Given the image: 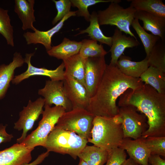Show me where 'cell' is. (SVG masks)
Returning <instances> with one entry per match:
<instances>
[{
	"label": "cell",
	"mask_w": 165,
	"mask_h": 165,
	"mask_svg": "<svg viewBox=\"0 0 165 165\" xmlns=\"http://www.w3.org/2000/svg\"><path fill=\"white\" fill-rule=\"evenodd\" d=\"M140 78L123 74L116 65L107 64L102 79L86 109L95 116L112 118L118 115L116 102L128 89L135 90L143 84Z\"/></svg>",
	"instance_id": "obj_1"
},
{
	"label": "cell",
	"mask_w": 165,
	"mask_h": 165,
	"mask_svg": "<svg viewBox=\"0 0 165 165\" xmlns=\"http://www.w3.org/2000/svg\"><path fill=\"white\" fill-rule=\"evenodd\" d=\"M118 107L132 106L146 117L148 128L141 137H165V94L144 83L120 96Z\"/></svg>",
	"instance_id": "obj_2"
},
{
	"label": "cell",
	"mask_w": 165,
	"mask_h": 165,
	"mask_svg": "<svg viewBox=\"0 0 165 165\" xmlns=\"http://www.w3.org/2000/svg\"><path fill=\"white\" fill-rule=\"evenodd\" d=\"M124 138L120 117L95 116L90 138L87 140L94 145L109 152L119 147Z\"/></svg>",
	"instance_id": "obj_3"
},
{
	"label": "cell",
	"mask_w": 165,
	"mask_h": 165,
	"mask_svg": "<svg viewBox=\"0 0 165 165\" xmlns=\"http://www.w3.org/2000/svg\"><path fill=\"white\" fill-rule=\"evenodd\" d=\"M88 142L87 140L76 133L55 126L48 135L43 147L49 152L68 154L76 159Z\"/></svg>",
	"instance_id": "obj_4"
},
{
	"label": "cell",
	"mask_w": 165,
	"mask_h": 165,
	"mask_svg": "<svg viewBox=\"0 0 165 165\" xmlns=\"http://www.w3.org/2000/svg\"><path fill=\"white\" fill-rule=\"evenodd\" d=\"M42 118L37 127L27 136L22 143L33 150L37 146L44 147L46 139L57 124L59 119L66 112L61 106L51 107L44 105Z\"/></svg>",
	"instance_id": "obj_5"
},
{
	"label": "cell",
	"mask_w": 165,
	"mask_h": 165,
	"mask_svg": "<svg viewBox=\"0 0 165 165\" xmlns=\"http://www.w3.org/2000/svg\"><path fill=\"white\" fill-rule=\"evenodd\" d=\"M117 0L110 3L105 9L97 12L99 25L115 26L120 31L137 39L130 29L131 23L135 19L136 10L130 6L124 8Z\"/></svg>",
	"instance_id": "obj_6"
},
{
	"label": "cell",
	"mask_w": 165,
	"mask_h": 165,
	"mask_svg": "<svg viewBox=\"0 0 165 165\" xmlns=\"http://www.w3.org/2000/svg\"><path fill=\"white\" fill-rule=\"evenodd\" d=\"M95 116L86 109L77 108L65 112L56 126L74 132L87 140L91 138Z\"/></svg>",
	"instance_id": "obj_7"
},
{
	"label": "cell",
	"mask_w": 165,
	"mask_h": 165,
	"mask_svg": "<svg viewBox=\"0 0 165 165\" xmlns=\"http://www.w3.org/2000/svg\"><path fill=\"white\" fill-rule=\"evenodd\" d=\"M119 107L118 115L121 120L124 138L136 140L141 138L148 128L146 117L143 114L139 113L133 106Z\"/></svg>",
	"instance_id": "obj_8"
},
{
	"label": "cell",
	"mask_w": 165,
	"mask_h": 165,
	"mask_svg": "<svg viewBox=\"0 0 165 165\" xmlns=\"http://www.w3.org/2000/svg\"><path fill=\"white\" fill-rule=\"evenodd\" d=\"M44 105V99L40 97L33 102L29 100L27 106L24 107L19 113V119L14 123V129L23 130L21 135L16 140L17 143H21L24 140L28 132L32 129L35 123L42 114Z\"/></svg>",
	"instance_id": "obj_9"
},
{
	"label": "cell",
	"mask_w": 165,
	"mask_h": 165,
	"mask_svg": "<svg viewBox=\"0 0 165 165\" xmlns=\"http://www.w3.org/2000/svg\"><path fill=\"white\" fill-rule=\"evenodd\" d=\"M38 94L44 97V105L51 106L54 104L61 106L66 112L72 109V104L66 95L63 81H46L44 87L38 90Z\"/></svg>",
	"instance_id": "obj_10"
},
{
	"label": "cell",
	"mask_w": 165,
	"mask_h": 165,
	"mask_svg": "<svg viewBox=\"0 0 165 165\" xmlns=\"http://www.w3.org/2000/svg\"><path fill=\"white\" fill-rule=\"evenodd\" d=\"M107 64L105 57H89L86 59L85 86L90 98L96 91Z\"/></svg>",
	"instance_id": "obj_11"
},
{
	"label": "cell",
	"mask_w": 165,
	"mask_h": 165,
	"mask_svg": "<svg viewBox=\"0 0 165 165\" xmlns=\"http://www.w3.org/2000/svg\"><path fill=\"white\" fill-rule=\"evenodd\" d=\"M34 53H26L24 58V63L28 64L26 71L21 74L15 76L13 79V84H17L23 80L34 75L45 76L53 81H63L64 79V65L63 62L56 69L50 70L44 68H37L31 63V57Z\"/></svg>",
	"instance_id": "obj_12"
},
{
	"label": "cell",
	"mask_w": 165,
	"mask_h": 165,
	"mask_svg": "<svg viewBox=\"0 0 165 165\" xmlns=\"http://www.w3.org/2000/svg\"><path fill=\"white\" fill-rule=\"evenodd\" d=\"M63 81L66 95L72 104V109H86L90 97L85 86L70 76L64 75Z\"/></svg>",
	"instance_id": "obj_13"
},
{
	"label": "cell",
	"mask_w": 165,
	"mask_h": 165,
	"mask_svg": "<svg viewBox=\"0 0 165 165\" xmlns=\"http://www.w3.org/2000/svg\"><path fill=\"white\" fill-rule=\"evenodd\" d=\"M76 11H71L56 25L51 29L46 31H41L37 29L33 32L27 31L23 34L28 45L40 44L42 45L47 51L51 46V39L53 35L58 32L63 27L64 22L72 16H76Z\"/></svg>",
	"instance_id": "obj_14"
},
{
	"label": "cell",
	"mask_w": 165,
	"mask_h": 165,
	"mask_svg": "<svg viewBox=\"0 0 165 165\" xmlns=\"http://www.w3.org/2000/svg\"><path fill=\"white\" fill-rule=\"evenodd\" d=\"M30 149L22 143H17L0 151V165H22L32 160Z\"/></svg>",
	"instance_id": "obj_15"
},
{
	"label": "cell",
	"mask_w": 165,
	"mask_h": 165,
	"mask_svg": "<svg viewBox=\"0 0 165 165\" xmlns=\"http://www.w3.org/2000/svg\"><path fill=\"white\" fill-rule=\"evenodd\" d=\"M112 37V45L109 51L111 53L110 64L116 65L119 57L126 48H132L139 46V41L130 36H127L117 28Z\"/></svg>",
	"instance_id": "obj_16"
},
{
	"label": "cell",
	"mask_w": 165,
	"mask_h": 165,
	"mask_svg": "<svg viewBox=\"0 0 165 165\" xmlns=\"http://www.w3.org/2000/svg\"><path fill=\"white\" fill-rule=\"evenodd\" d=\"M119 147L126 150L130 158L140 165H148V159L151 153L141 137L136 140L124 138Z\"/></svg>",
	"instance_id": "obj_17"
},
{
	"label": "cell",
	"mask_w": 165,
	"mask_h": 165,
	"mask_svg": "<svg viewBox=\"0 0 165 165\" xmlns=\"http://www.w3.org/2000/svg\"><path fill=\"white\" fill-rule=\"evenodd\" d=\"M135 18L143 23V29L152 34L165 40V18L160 17L150 13L136 10Z\"/></svg>",
	"instance_id": "obj_18"
},
{
	"label": "cell",
	"mask_w": 165,
	"mask_h": 165,
	"mask_svg": "<svg viewBox=\"0 0 165 165\" xmlns=\"http://www.w3.org/2000/svg\"><path fill=\"white\" fill-rule=\"evenodd\" d=\"M24 63V58L21 53L16 52L13 54L12 62L7 65H0V99L5 96L14 77L15 69L22 66Z\"/></svg>",
	"instance_id": "obj_19"
},
{
	"label": "cell",
	"mask_w": 165,
	"mask_h": 165,
	"mask_svg": "<svg viewBox=\"0 0 165 165\" xmlns=\"http://www.w3.org/2000/svg\"><path fill=\"white\" fill-rule=\"evenodd\" d=\"M116 66L124 75L131 77L139 78L149 67L148 60L145 57L140 61H134L130 57L122 55Z\"/></svg>",
	"instance_id": "obj_20"
},
{
	"label": "cell",
	"mask_w": 165,
	"mask_h": 165,
	"mask_svg": "<svg viewBox=\"0 0 165 165\" xmlns=\"http://www.w3.org/2000/svg\"><path fill=\"white\" fill-rule=\"evenodd\" d=\"M34 0H15L14 11L21 20L23 30L31 29L34 31L36 29L33 23L36 21L34 15Z\"/></svg>",
	"instance_id": "obj_21"
},
{
	"label": "cell",
	"mask_w": 165,
	"mask_h": 165,
	"mask_svg": "<svg viewBox=\"0 0 165 165\" xmlns=\"http://www.w3.org/2000/svg\"><path fill=\"white\" fill-rule=\"evenodd\" d=\"M86 59L79 53L63 60L64 65V75L71 76L85 86V66Z\"/></svg>",
	"instance_id": "obj_22"
},
{
	"label": "cell",
	"mask_w": 165,
	"mask_h": 165,
	"mask_svg": "<svg viewBox=\"0 0 165 165\" xmlns=\"http://www.w3.org/2000/svg\"><path fill=\"white\" fill-rule=\"evenodd\" d=\"M81 45V41L78 42L64 38L60 44L52 46L47 52L50 56L63 60L78 54Z\"/></svg>",
	"instance_id": "obj_23"
},
{
	"label": "cell",
	"mask_w": 165,
	"mask_h": 165,
	"mask_svg": "<svg viewBox=\"0 0 165 165\" xmlns=\"http://www.w3.org/2000/svg\"><path fill=\"white\" fill-rule=\"evenodd\" d=\"M142 82L148 84L158 93L165 94V73L159 69L149 66L141 75Z\"/></svg>",
	"instance_id": "obj_24"
},
{
	"label": "cell",
	"mask_w": 165,
	"mask_h": 165,
	"mask_svg": "<svg viewBox=\"0 0 165 165\" xmlns=\"http://www.w3.org/2000/svg\"><path fill=\"white\" fill-rule=\"evenodd\" d=\"M108 152L94 145H86L79 154L78 157L88 165H104L106 163Z\"/></svg>",
	"instance_id": "obj_25"
},
{
	"label": "cell",
	"mask_w": 165,
	"mask_h": 165,
	"mask_svg": "<svg viewBox=\"0 0 165 165\" xmlns=\"http://www.w3.org/2000/svg\"><path fill=\"white\" fill-rule=\"evenodd\" d=\"M89 21V26L86 29L80 31L76 35L88 33V36L91 39L99 42L100 44H105L111 47L112 37L106 36L103 34L100 28L97 13L95 11H93L91 14Z\"/></svg>",
	"instance_id": "obj_26"
},
{
	"label": "cell",
	"mask_w": 165,
	"mask_h": 165,
	"mask_svg": "<svg viewBox=\"0 0 165 165\" xmlns=\"http://www.w3.org/2000/svg\"><path fill=\"white\" fill-rule=\"evenodd\" d=\"M130 6L136 10L144 11L165 18V5L161 0H130Z\"/></svg>",
	"instance_id": "obj_27"
},
{
	"label": "cell",
	"mask_w": 165,
	"mask_h": 165,
	"mask_svg": "<svg viewBox=\"0 0 165 165\" xmlns=\"http://www.w3.org/2000/svg\"><path fill=\"white\" fill-rule=\"evenodd\" d=\"M147 58L149 67H154L165 73V41L160 39L154 46Z\"/></svg>",
	"instance_id": "obj_28"
},
{
	"label": "cell",
	"mask_w": 165,
	"mask_h": 165,
	"mask_svg": "<svg viewBox=\"0 0 165 165\" xmlns=\"http://www.w3.org/2000/svg\"><path fill=\"white\" fill-rule=\"evenodd\" d=\"M139 20L138 19L135 18L131 26L141 40L146 53V57L147 58L154 46L161 39L158 36L147 32L141 26Z\"/></svg>",
	"instance_id": "obj_29"
},
{
	"label": "cell",
	"mask_w": 165,
	"mask_h": 165,
	"mask_svg": "<svg viewBox=\"0 0 165 165\" xmlns=\"http://www.w3.org/2000/svg\"><path fill=\"white\" fill-rule=\"evenodd\" d=\"M82 45L79 52L83 58L105 57L108 52L104 48L101 44L93 39H85L81 41Z\"/></svg>",
	"instance_id": "obj_30"
},
{
	"label": "cell",
	"mask_w": 165,
	"mask_h": 165,
	"mask_svg": "<svg viewBox=\"0 0 165 165\" xmlns=\"http://www.w3.org/2000/svg\"><path fill=\"white\" fill-rule=\"evenodd\" d=\"M8 12V10L0 7V33L5 38L8 44L13 47V28Z\"/></svg>",
	"instance_id": "obj_31"
},
{
	"label": "cell",
	"mask_w": 165,
	"mask_h": 165,
	"mask_svg": "<svg viewBox=\"0 0 165 165\" xmlns=\"http://www.w3.org/2000/svg\"><path fill=\"white\" fill-rule=\"evenodd\" d=\"M117 0H70L72 6L78 9L76 16L83 17L88 22L90 21L91 16L88 10L89 7L98 3L111 2Z\"/></svg>",
	"instance_id": "obj_32"
},
{
	"label": "cell",
	"mask_w": 165,
	"mask_h": 165,
	"mask_svg": "<svg viewBox=\"0 0 165 165\" xmlns=\"http://www.w3.org/2000/svg\"><path fill=\"white\" fill-rule=\"evenodd\" d=\"M142 141L151 155L165 156V137H141Z\"/></svg>",
	"instance_id": "obj_33"
},
{
	"label": "cell",
	"mask_w": 165,
	"mask_h": 165,
	"mask_svg": "<svg viewBox=\"0 0 165 165\" xmlns=\"http://www.w3.org/2000/svg\"><path fill=\"white\" fill-rule=\"evenodd\" d=\"M53 1L55 3L57 11V14L52 22V24L55 25L71 11L72 4L70 0H53Z\"/></svg>",
	"instance_id": "obj_34"
},
{
	"label": "cell",
	"mask_w": 165,
	"mask_h": 165,
	"mask_svg": "<svg viewBox=\"0 0 165 165\" xmlns=\"http://www.w3.org/2000/svg\"><path fill=\"white\" fill-rule=\"evenodd\" d=\"M127 155L125 150L119 147L109 152L105 165H122L126 161Z\"/></svg>",
	"instance_id": "obj_35"
},
{
	"label": "cell",
	"mask_w": 165,
	"mask_h": 165,
	"mask_svg": "<svg viewBox=\"0 0 165 165\" xmlns=\"http://www.w3.org/2000/svg\"><path fill=\"white\" fill-rule=\"evenodd\" d=\"M7 125L0 124V144L2 143L10 142L13 138L12 134H8L6 131Z\"/></svg>",
	"instance_id": "obj_36"
},
{
	"label": "cell",
	"mask_w": 165,
	"mask_h": 165,
	"mask_svg": "<svg viewBox=\"0 0 165 165\" xmlns=\"http://www.w3.org/2000/svg\"><path fill=\"white\" fill-rule=\"evenodd\" d=\"M148 163L151 165H165V160L159 155L151 154L148 159Z\"/></svg>",
	"instance_id": "obj_37"
},
{
	"label": "cell",
	"mask_w": 165,
	"mask_h": 165,
	"mask_svg": "<svg viewBox=\"0 0 165 165\" xmlns=\"http://www.w3.org/2000/svg\"><path fill=\"white\" fill-rule=\"evenodd\" d=\"M50 152L47 151L46 152L43 153L39 155L37 158L34 161L27 163L22 165H38L42 163L45 159L48 157L49 155Z\"/></svg>",
	"instance_id": "obj_38"
},
{
	"label": "cell",
	"mask_w": 165,
	"mask_h": 165,
	"mask_svg": "<svg viewBox=\"0 0 165 165\" xmlns=\"http://www.w3.org/2000/svg\"><path fill=\"white\" fill-rule=\"evenodd\" d=\"M122 165H140L132 159H127Z\"/></svg>",
	"instance_id": "obj_39"
},
{
	"label": "cell",
	"mask_w": 165,
	"mask_h": 165,
	"mask_svg": "<svg viewBox=\"0 0 165 165\" xmlns=\"http://www.w3.org/2000/svg\"><path fill=\"white\" fill-rule=\"evenodd\" d=\"M78 165H88V164L84 160L81 159H79Z\"/></svg>",
	"instance_id": "obj_40"
},
{
	"label": "cell",
	"mask_w": 165,
	"mask_h": 165,
	"mask_svg": "<svg viewBox=\"0 0 165 165\" xmlns=\"http://www.w3.org/2000/svg\"><path fill=\"white\" fill-rule=\"evenodd\" d=\"M148 165H150V164H149L148 163Z\"/></svg>",
	"instance_id": "obj_41"
},
{
	"label": "cell",
	"mask_w": 165,
	"mask_h": 165,
	"mask_svg": "<svg viewBox=\"0 0 165 165\" xmlns=\"http://www.w3.org/2000/svg\"></svg>",
	"instance_id": "obj_42"
}]
</instances>
